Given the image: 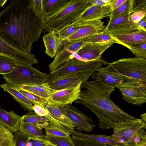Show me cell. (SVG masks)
Segmentation results:
<instances>
[{"mask_svg": "<svg viewBox=\"0 0 146 146\" xmlns=\"http://www.w3.org/2000/svg\"><path fill=\"white\" fill-rule=\"evenodd\" d=\"M45 20L33 12L32 0H11L0 13V37L15 48L30 53L39 38Z\"/></svg>", "mask_w": 146, "mask_h": 146, "instance_id": "1", "label": "cell"}, {"mask_svg": "<svg viewBox=\"0 0 146 146\" xmlns=\"http://www.w3.org/2000/svg\"><path fill=\"white\" fill-rule=\"evenodd\" d=\"M82 84L85 90L81 91L79 99L97 117L101 129L113 128L118 123L136 118L124 111L110 99L114 88L96 80L87 81Z\"/></svg>", "mask_w": 146, "mask_h": 146, "instance_id": "2", "label": "cell"}, {"mask_svg": "<svg viewBox=\"0 0 146 146\" xmlns=\"http://www.w3.org/2000/svg\"><path fill=\"white\" fill-rule=\"evenodd\" d=\"M90 0H70L53 15L45 17L44 29L56 32L72 23L89 6Z\"/></svg>", "mask_w": 146, "mask_h": 146, "instance_id": "3", "label": "cell"}, {"mask_svg": "<svg viewBox=\"0 0 146 146\" xmlns=\"http://www.w3.org/2000/svg\"><path fill=\"white\" fill-rule=\"evenodd\" d=\"M48 75L31 65L18 63L11 72L2 76L7 83L19 88L23 86L45 83L47 80Z\"/></svg>", "mask_w": 146, "mask_h": 146, "instance_id": "4", "label": "cell"}, {"mask_svg": "<svg viewBox=\"0 0 146 146\" xmlns=\"http://www.w3.org/2000/svg\"><path fill=\"white\" fill-rule=\"evenodd\" d=\"M129 78L146 82V59L137 57L122 58L104 68Z\"/></svg>", "mask_w": 146, "mask_h": 146, "instance_id": "5", "label": "cell"}, {"mask_svg": "<svg viewBox=\"0 0 146 146\" xmlns=\"http://www.w3.org/2000/svg\"><path fill=\"white\" fill-rule=\"evenodd\" d=\"M123 99L128 103L141 106L146 102V82L130 78L117 87Z\"/></svg>", "mask_w": 146, "mask_h": 146, "instance_id": "6", "label": "cell"}, {"mask_svg": "<svg viewBox=\"0 0 146 146\" xmlns=\"http://www.w3.org/2000/svg\"><path fill=\"white\" fill-rule=\"evenodd\" d=\"M89 37L72 42L66 40H63L59 46L54 60L49 65L50 74L66 62L75 58L76 53L87 43V40Z\"/></svg>", "mask_w": 146, "mask_h": 146, "instance_id": "7", "label": "cell"}, {"mask_svg": "<svg viewBox=\"0 0 146 146\" xmlns=\"http://www.w3.org/2000/svg\"><path fill=\"white\" fill-rule=\"evenodd\" d=\"M146 127V122L141 119H129L117 124L113 128L112 135L115 140L127 146L137 133Z\"/></svg>", "mask_w": 146, "mask_h": 146, "instance_id": "8", "label": "cell"}, {"mask_svg": "<svg viewBox=\"0 0 146 146\" xmlns=\"http://www.w3.org/2000/svg\"><path fill=\"white\" fill-rule=\"evenodd\" d=\"M102 64V62L99 60L84 61L74 58L66 62L50 74L61 75L85 73L91 75L97 71L100 68Z\"/></svg>", "mask_w": 146, "mask_h": 146, "instance_id": "9", "label": "cell"}, {"mask_svg": "<svg viewBox=\"0 0 146 146\" xmlns=\"http://www.w3.org/2000/svg\"><path fill=\"white\" fill-rule=\"evenodd\" d=\"M90 75L85 73H75L61 75L50 74L46 82L50 87L59 90L76 86L81 82L88 81Z\"/></svg>", "mask_w": 146, "mask_h": 146, "instance_id": "10", "label": "cell"}, {"mask_svg": "<svg viewBox=\"0 0 146 146\" xmlns=\"http://www.w3.org/2000/svg\"><path fill=\"white\" fill-rule=\"evenodd\" d=\"M58 107L76 126L79 131H91L96 125L93 121L72 104L60 106Z\"/></svg>", "mask_w": 146, "mask_h": 146, "instance_id": "11", "label": "cell"}, {"mask_svg": "<svg viewBox=\"0 0 146 146\" xmlns=\"http://www.w3.org/2000/svg\"><path fill=\"white\" fill-rule=\"evenodd\" d=\"M82 84L81 82L76 86L56 90L48 100V104L54 107L72 104L74 101L79 99Z\"/></svg>", "mask_w": 146, "mask_h": 146, "instance_id": "12", "label": "cell"}, {"mask_svg": "<svg viewBox=\"0 0 146 146\" xmlns=\"http://www.w3.org/2000/svg\"><path fill=\"white\" fill-rule=\"evenodd\" d=\"M114 43L112 42L105 43H87L76 54L80 57L79 59L84 61L99 60L103 63H107L101 58L102 54Z\"/></svg>", "mask_w": 146, "mask_h": 146, "instance_id": "13", "label": "cell"}, {"mask_svg": "<svg viewBox=\"0 0 146 146\" xmlns=\"http://www.w3.org/2000/svg\"><path fill=\"white\" fill-rule=\"evenodd\" d=\"M49 111L46 117L49 123L61 130L71 134L76 128L74 123L58 107L52 106L48 104L45 107Z\"/></svg>", "mask_w": 146, "mask_h": 146, "instance_id": "14", "label": "cell"}, {"mask_svg": "<svg viewBox=\"0 0 146 146\" xmlns=\"http://www.w3.org/2000/svg\"><path fill=\"white\" fill-rule=\"evenodd\" d=\"M0 53L13 59L18 63L31 66L38 63L33 54L26 53L15 48L1 37Z\"/></svg>", "mask_w": 146, "mask_h": 146, "instance_id": "15", "label": "cell"}, {"mask_svg": "<svg viewBox=\"0 0 146 146\" xmlns=\"http://www.w3.org/2000/svg\"><path fill=\"white\" fill-rule=\"evenodd\" d=\"M112 11L109 5H91L69 25H80L89 21L102 20L105 17L110 16Z\"/></svg>", "mask_w": 146, "mask_h": 146, "instance_id": "16", "label": "cell"}, {"mask_svg": "<svg viewBox=\"0 0 146 146\" xmlns=\"http://www.w3.org/2000/svg\"><path fill=\"white\" fill-rule=\"evenodd\" d=\"M104 23L101 20L84 23L80 25L81 27L66 40L70 42L76 41L101 33L105 28Z\"/></svg>", "mask_w": 146, "mask_h": 146, "instance_id": "17", "label": "cell"}, {"mask_svg": "<svg viewBox=\"0 0 146 146\" xmlns=\"http://www.w3.org/2000/svg\"><path fill=\"white\" fill-rule=\"evenodd\" d=\"M90 76L95 80L113 88L125 82L130 78L116 73L110 71L101 67Z\"/></svg>", "mask_w": 146, "mask_h": 146, "instance_id": "18", "label": "cell"}, {"mask_svg": "<svg viewBox=\"0 0 146 146\" xmlns=\"http://www.w3.org/2000/svg\"><path fill=\"white\" fill-rule=\"evenodd\" d=\"M0 87L3 89L4 91L8 92L12 95L14 99L25 110L30 112L33 111L32 108L33 106L37 104L27 98L20 91L19 88L7 82L1 85Z\"/></svg>", "mask_w": 146, "mask_h": 146, "instance_id": "19", "label": "cell"}, {"mask_svg": "<svg viewBox=\"0 0 146 146\" xmlns=\"http://www.w3.org/2000/svg\"><path fill=\"white\" fill-rule=\"evenodd\" d=\"M21 122V117L13 111H7L0 108V123L12 133L19 131Z\"/></svg>", "mask_w": 146, "mask_h": 146, "instance_id": "20", "label": "cell"}, {"mask_svg": "<svg viewBox=\"0 0 146 146\" xmlns=\"http://www.w3.org/2000/svg\"><path fill=\"white\" fill-rule=\"evenodd\" d=\"M45 48V53L51 58L55 57L59 46L63 41L54 31H48L42 37Z\"/></svg>", "mask_w": 146, "mask_h": 146, "instance_id": "21", "label": "cell"}, {"mask_svg": "<svg viewBox=\"0 0 146 146\" xmlns=\"http://www.w3.org/2000/svg\"><path fill=\"white\" fill-rule=\"evenodd\" d=\"M112 36L117 44L125 47L129 44L146 42V32L143 31L126 35Z\"/></svg>", "mask_w": 146, "mask_h": 146, "instance_id": "22", "label": "cell"}, {"mask_svg": "<svg viewBox=\"0 0 146 146\" xmlns=\"http://www.w3.org/2000/svg\"><path fill=\"white\" fill-rule=\"evenodd\" d=\"M71 134L82 137L88 138L110 146H125L122 143L115 140L113 135L89 134L79 131H74Z\"/></svg>", "mask_w": 146, "mask_h": 146, "instance_id": "23", "label": "cell"}, {"mask_svg": "<svg viewBox=\"0 0 146 146\" xmlns=\"http://www.w3.org/2000/svg\"><path fill=\"white\" fill-rule=\"evenodd\" d=\"M20 88L48 100L56 91L51 88L46 82L40 84L23 86Z\"/></svg>", "mask_w": 146, "mask_h": 146, "instance_id": "24", "label": "cell"}, {"mask_svg": "<svg viewBox=\"0 0 146 146\" xmlns=\"http://www.w3.org/2000/svg\"><path fill=\"white\" fill-rule=\"evenodd\" d=\"M70 0H42L43 10L45 17L56 13Z\"/></svg>", "mask_w": 146, "mask_h": 146, "instance_id": "25", "label": "cell"}, {"mask_svg": "<svg viewBox=\"0 0 146 146\" xmlns=\"http://www.w3.org/2000/svg\"><path fill=\"white\" fill-rule=\"evenodd\" d=\"M19 131L27 135L30 139H45L42 130L38 127L23 121L20 125Z\"/></svg>", "mask_w": 146, "mask_h": 146, "instance_id": "26", "label": "cell"}, {"mask_svg": "<svg viewBox=\"0 0 146 146\" xmlns=\"http://www.w3.org/2000/svg\"><path fill=\"white\" fill-rule=\"evenodd\" d=\"M141 31L143 30L137 23H134L131 21L119 25L106 33L112 35H121L137 32Z\"/></svg>", "mask_w": 146, "mask_h": 146, "instance_id": "27", "label": "cell"}, {"mask_svg": "<svg viewBox=\"0 0 146 146\" xmlns=\"http://www.w3.org/2000/svg\"><path fill=\"white\" fill-rule=\"evenodd\" d=\"M21 121L35 125L42 130L41 128V123L49 121L48 118L46 116H40L32 112L21 117Z\"/></svg>", "mask_w": 146, "mask_h": 146, "instance_id": "28", "label": "cell"}, {"mask_svg": "<svg viewBox=\"0 0 146 146\" xmlns=\"http://www.w3.org/2000/svg\"><path fill=\"white\" fill-rule=\"evenodd\" d=\"M134 0H127V1L117 9L112 11L111 13L110 20L121 16L132 13Z\"/></svg>", "mask_w": 146, "mask_h": 146, "instance_id": "29", "label": "cell"}, {"mask_svg": "<svg viewBox=\"0 0 146 146\" xmlns=\"http://www.w3.org/2000/svg\"><path fill=\"white\" fill-rule=\"evenodd\" d=\"M18 63L5 55H0V74L2 75L11 72L17 66Z\"/></svg>", "mask_w": 146, "mask_h": 146, "instance_id": "30", "label": "cell"}, {"mask_svg": "<svg viewBox=\"0 0 146 146\" xmlns=\"http://www.w3.org/2000/svg\"><path fill=\"white\" fill-rule=\"evenodd\" d=\"M0 146H14V136L12 133L0 123Z\"/></svg>", "mask_w": 146, "mask_h": 146, "instance_id": "31", "label": "cell"}, {"mask_svg": "<svg viewBox=\"0 0 146 146\" xmlns=\"http://www.w3.org/2000/svg\"><path fill=\"white\" fill-rule=\"evenodd\" d=\"M130 14L123 15L109 20L108 24L101 33H106L121 24L131 21L130 19Z\"/></svg>", "mask_w": 146, "mask_h": 146, "instance_id": "32", "label": "cell"}, {"mask_svg": "<svg viewBox=\"0 0 146 146\" xmlns=\"http://www.w3.org/2000/svg\"><path fill=\"white\" fill-rule=\"evenodd\" d=\"M87 43H105L112 42L117 43L113 36L110 34L100 33L90 36Z\"/></svg>", "mask_w": 146, "mask_h": 146, "instance_id": "33", "label": "cell"}, {"mask_svg": "<svg viewBox=\"0 0 146 146\" xmlns=\"http://www.w3.org/2000/svg\"><path fill=\"white\" fill-rule=\"evenodd\" d=\"M73 142L75 146H109L90 139L72 135Z\"/></svg>", "mask_w": 146, "mask_h": 146, "instance_id": "34", "label": "cell"}, {"mask_svg": "<svg viewBox=\"0 0 146 146\" xmlns=\"http://www.w3.org/2000/svg\"><path fill=\"white\" fill-rule=\"evenodd\" d=\"M126 47L137 57L146 59V42L129 44Z\"/></svg>", "mask_w": 146, "mask_h": 146, "instance_id": "35", "label": "cell"}, {"mask_svg": "<svg viewBox=\"0 0 146 146\" xmlns=\"http://www.w3.org/2000/svg\"><path fill=\"white\" fill-rule=\"evenodd\" d=\"M45 139L57 146H75L72 140L62 137L46 135Z\"/></svg>", "mask_w": 146, "mask_h": 146, "instance_id": "36", "label": "cell"}, {"mask_svg": "<svg viewBox=\"0 0 146 146\" xmlns=\"http://www.w3.org/2000/svg\"><path fill=\"white\" fill-rule=\"evenodd\" d=\"M44 128L46 135L62 137L72 140L70 136L71 134L67 133L61 130L55 126L51 124L49 122L44 126Z\"/></svg>", "mask_w": 146, "mask_h": 146, "instance_id": "37", "label": "cell"}, {"mask_svg": "<svg viewBox=\"0 0 146 146\" xmlns=\"http://www.w3.org/2000/svg\"><path fill=\"white\" fill-rule=\"evenodd\" d=\"M19 89L20 91L29 99L36 104L45 108L48 104V101L47 99L38 96L21 88H19Z\"/></svg>", "mask_w": 146, "mask_h": 146, "instance_id": "38", "label": "cell"}, {"mask_svg": "<svg viewBox=\"0 0 146 146\" xmlns=\"http://www.w3.org/2000/svg\"><path fill=\"white\" fill-rule=\"evenodd\" d=\"M146 144V133L144 129L139 130L127 143V146H139Z\"/></svg>", "mask_w": 146, "mask_h": 146, "instance_id": "39", "label": "cell"}, {"mask_svg": "<svg viewBox=\"0 0 146 146\" xmlns=\"http://www.w3.org/2000/svg\"><path fill=\"white\" fill-rule=\"evenodd\" d=\"M81 27L76 25H69L56 32L58 36L63 40L72 35Z\"/></svg>", "mask_w": 146, "mask_h": 146, "instance_id": "40", "label": "cell"}, {"mask_svg": "<svg viewBox=\"0 0 146 146\" xmlns=\"http://www.w3.org/2000/svg\"><path fill=\"white\" fill-rule=\"evenodd\" d=\"M32 7L35 15L45 20L43 10L42 0H32Z\"/></svg>", "mask_w": 146, "mask_h": 146, "instance_id": "41", "label": "cell"}, {"mask_svg": "<svg viewBox=\"0 0 146 146\" xmlns=\"http://www.w3.org/2000/svg\"><path fill=\"white\" fill-rule=\"evenodd\" d=\"M30 139L26 135L17 131L14 133V146H25Z\"/></svg>", "mask_w": 146, "mask_h": 146, "instance_id": "42", "label": "cell"}, {"mask_svg": "<svg viewBox=\"0 0 146 146\" xmlns=\"http://www.w3.org/2000/svg\"><path fill=\"white\" fill-rule=\"evenodd\" d=\"M146 11H137L131 13L130 16V21L135 23H137L145 17L146 16Z\"/></svg>", "mask_w": 146, "mask_h": 146, "instance_id": "43", "label": "cell"}, {"mask_svg": "<svg viewBox=\"0 0 146 146\" xmlns=\"http://www.w3.org/2000/svg\"><path fill=\"white\" fill-rule=\"evenodd\" d=\"M139 11H146V0H134L132 13Z\"/></svg>", "mask_w": 146, "mask_h": 146, "instance_id": "44", "label": "cell"}, {"mask_svg": "<svg viewBox=\"0 0 146 146\" xmlns=\"http://www.w3.org/2000/svg\"><path fill=\"white\" fill-rule=\"evenodd\" d=\"M32 108L35 112L40 116H46L48 114L49 111L48 110L39 105H34Z\"/></svg>", "mask_w": 146, "mask_h": 146, "instance_id": "45", "label": "cell"}, {"mask_svg": "<svg viewBox=\"0 0 146 146\" xmlns=\"http://www.w3.org/2000/svg\"><path fill=\"white\" fill-rule=\"evenodd\" d=\"M127 0H111L109 5L112 11L117 9L125 2Z\"/></svg>", "mask_w": 146, "mask_h": 146, "instance_id": "46", "label": "cell"}, {"mask_svg": "<svg viewBox=\"0 0 146 146\" xmlns=\"http://www.w3.org/2000/svg\"><path fill=\"white\" fill-rule=\"evenodd\" d=\"M111 0H90L91 5L105 6L109 5Z\"/></svg>", "mask_w": 146, "mask_h": 146, "instance_id": "47", "label": "cell"}, {"mask_svg": "<svg viewBox=\"0 0 146 146\" xmlns=\"http://www.w3.org/2000/svg\"><path fill=\"white\" fill-rule=\"evenodd\" d=\"M33 146H46L42 138L30 139Z\"/></svg>", "mask_w": 146, "mask_h": 146, "instance_id": "48", "label": "cell"}, {"mask_svg": "<svg viewBox=\"0 0 146 146\" xmlns=\"http://www.w3.org/2000/svg\"><path fill=\"white\" fill-rule=\"evenodd\" d=\"M137 24L143 30L146 32V16L139 21Z\"/></svg>", "mask_w": 146, "mask_h": 146, "instance_id": "49", "label": "cell"}, {"mask_svg": "<svg viewBox=\"0 0 146 146\" xmlns=\"http://www.w3.org/2000/svg\"><path fill=\"white\" fill-rule=\"evenodd\" d=\"M42 140L46 146H57L51 143L45 139H42Z\"/></svg>", "mask_w": 146, "mask_h": 146, "instance_id": "50", "label": "cell"}, {"mask_svg": "<svg viewBox=\"0 0 146 146\" xmlns=\"http://www.w3.org/2000/svg\"><path fill=\"white\" fill-rule=\"evenodd\" d=\"M146 113H144L142 114L141 115V119L144 122H146Z\"/></svg>", "mask_w": 146, "mask_h": 146, "instance_id": "51", "label": "cell"}, {"mask_svg": "<svg viewBox=\"0 0 146 146\" xmlns=\"http://www.w3.org/2000/svg\"><path fill=\"white\" fill-rule=\"evenodd\" d=\"M7 1V0H0V7H3Z\"/></svg>", "mask_w": 146, "mask_h": 146, "instance_id": "52", "label": "cell"}, {"mask_svg": "<svg viewBox=\"0 0 146 146\" xmlns=\"http://www.w3.org/2000/svg\"><path fill=\"white\" fill-rule=\"evenodd\" d=\"M25 146H33L32 143L30 140V139L26 143Z\"/></svg>", "mask_w": 146, "mask_h": 146, "instance_id": "53", "label": "cell"}, {"mask_svg": "<svg viewBox=\"0 0 146 146\" xmlns=\"http://www.w3.org/2000/svg\"><path fill=\"white\" fill-rule=\"evenodd\" d=\"M115 146H119L115 145ZM139 146H146V144H144V145H141Z\"/></svg>", "mask_w": 146, "mask_h": 146, "instance_id": "54", "label": "cell"}, {"mask_svg": "<svg viewBox=\"0 0 146 146\" xmlns=\"http://www.w3.org/2000/svg\"><path fill=\"white\" fill-rule=\"evenodd\" d=\"M2 55H3V54H2Z\"/></svg>", "mask_w": 146, "mask_h": 146, "instance_id": "55", "label": "cell"}, {"mask_svg": "<svg viewBox=\"0 0 146 146\" xmlns=\"http://www.w3.org/2000/svg\"></svg>", "mask_w": 146, "mask_h": 146, "instance_id": "56", "label": "cell"}]
</instances>
